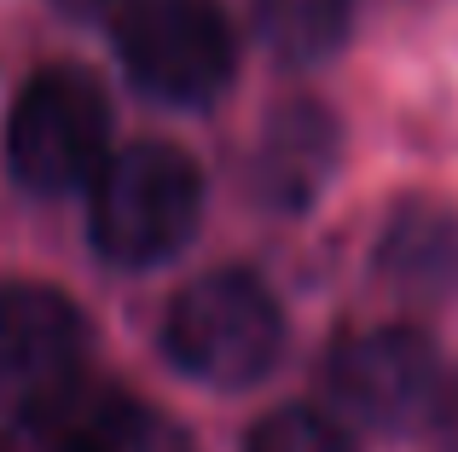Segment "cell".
<instances>
[{"mask_svg":"<svg viewBox=\"0 0 458 452\" xmlns=\"http://www.w3.org/2000/svg\"><path fill=\"white\" fill-rule=\"evenodd\" d=\"M58 6H70V12H116L123 0H58Z\"/></svg>","mask_w":458,"mask_h":452,"instance_id":"11","label":"cell"},{"mask_svg":"<svg viewBox=\"0 0 458 452\" xmlns=\"http://www.w3.org/2000/svg\"><path fill=\"white\" fill-rule=\"evenodd\" d=\"M123 76L174 111L215 105L238 76V35L215 0H123L111 12Z\"/></svg>","mask_w":458,"mask_h":452,"instance_id":"2","label":"cell"},{"mask_svg":"<svg viewBox=\"0 0 458 452\" xmlns=\"http://www.w3.org/2000/svg\"><path fill=\"white\" fill-rule=\"evenodd\" d=\"M88 360V325L76 302L47 284H6L0 290V412L47 406L70 395Z\"/></svg>","mask_w":458,"mask_h":452,"instance_id":"6","label":"cell"},{"mask_svg":"<svg viewBox=\"0 0 458 452\" xmlns=\"http://www.w3.org/2000/svg\"><path fill=\"white\" fill-rule=\"evenodd\" d=\"M336 169V116L319 105H284L256 151V180L273 209H302Z\"/></svg>","mask_w":458,"mask_h":452,"instance_id":"7","label":"cell"},{"mask_svg":"<svg viewBox=\"0 0 458 452\" xmlns=\"http://www.w3.org/2000/svg\"><path fill=\"white\" fill-rule=\"evenodd\" d=\"M0 452H30V441H23V435H12V441L0 447Z\"/></svg>","mask_w":458,"mask_h":452,"instance_id":"13","label":"cell"},{"mask_svg":"<svg viewBox=\"0 0 458 452\" xmlns=\"http://www.w3.org/2000/svg\"><path fill=\"white\" fill-rule=\"evenodd\" d=\"M256 35L279 64L313 70L343 53L354 29V0H250Z\"/></svg>","mask_w":458,"mask_h":452,"instance_id":"9","label":"cell"},{"mask_svg":"<svg viewBox=\"0 0 458 452\" xmlns=\"http://www.w3.org/2000/svg\"><path fill=\"white\" fill-rule=\"evenodd\" d=\"M377 272L394 290L424 296V302L453 296L458 290V215H447L436 204H406L377 244Z\"/></svg>","mask_w":458,"mask_h":452,"instance_id":"8","label":"cell"},{"mask_svg":"<svg viewBox=\"0 0 458 452\" xmlns=\"http://www.w3.org/2000/svg\"><path fill=\"white\" fill-rule=\"evenodd\" d=\"M111 163V105L76 64H47L18 88L6 116V169L41 197H64L99 180Z\"/></svg>","mask_w":458,"mask_h":452,"instance_id":"3","label":"cell"},{"mask_svg":"<svg viewBox=\"0 0 458 452\" xmlns=\"http://www.w3.org/2000/svg\"><path fill=\"white\" fill-rule=\"evenodd\" d=\"M88 192V238L123 272L174 261L203 221V169L168 139L111 151Z\"/></svg>","mask_w":458,"mask_h":452,"instance_id":"1","label":"cell"},{"mask_svg":"<svg viewBox=\"0 0 458 452\" xmlns=\"http://www.w3.org/2000/svg\"><path fill=\"white\" fill-rule=\"evenodd\" d=\"M284 319L267 284L250 272H209L191 279L163 314V354L174 372L209 389H244L279 365Z\"/></svg>","mask_w":458,"mask_h":452,"instance_id":"4","label":"cell"},{"mask_svg":"<svg viewBox=\"0 0 458 452\" xmlns=\"http://www.w3.org/2000/svg\"><path fill=\"white\" fill-rule=\"evenodd\" d=\"M250 452H354L343 423H331L313 406H284L250 435Z\"/></svg>","mask_w":458,"mask_h":452,"instance_id":"10","label":"cell"},{"mask_svg":"<svg viewBox=\"0 0 458 452\" xmlns=\"http://www.w3.org/2000/svg\"><path fill=\"white\" fill-rule=\"evenodd\" d=\"M441 412H447V435H453V452H458V389L441 400Z\"/></svg>","mask_w":458,"mask_h":452,"instance_id":"12","label":"cell"},{"mask_svg":"<svg viewBox=\"0 0 458 452\" xmlns=\"http://www.w3.org/2000/svg\"><path fill=\"white\" fill-rule=\"evenodd\" d=\"M325 389H331V406L343 418H354L360 430H383V435L418 430L447 400L436 342L412 325L354 331L325 360Z\"/></svg>","mask_w":458,"mask_h":452,"instance_id":"5","label":"cell"}]
</instances>
